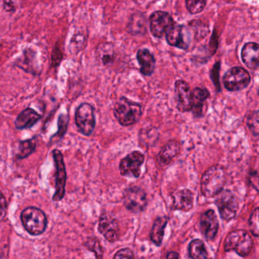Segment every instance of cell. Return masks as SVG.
<instances>
[{
  "label": "cell",
  "mask_w": 259,
  "mask_h": 259,
  "mask_svg": "<svg viewBox=\"0 0 259 259\" xmlns=\"http://www.w3.org/2000/svg\"><path fill=\"white\" fill-rule=\"evenodd\" d=\"M227 180L225 167L221 165H213L203 174L201 190L206 198H213L224 189Z\"/></svg>",
  "instance_id": "1"
},
{
  "label": "cell",
  "mask_w": 259,
  "mask_h": 259,
  "mask_svg": "<svg viewBox=\"0 0 259 259\" xmlns=\"http://www.w3.org/2000/svg\"><path fill=\"white\" fill-rule=\"evenodd\" d=\"M113 113L121 125L130 126L139 122L142 115V107L139 103L122 97L115 104Z\"/></svg>",
  "instance_id": "2"
},
{
  "label": "cell",
  "mask_w": 259,
  "mask_h": 259,
  "mask_svg": "<svg viewBox=\"0 0 259 259\" xmlns=\"http://www.w3.org/2000/svg\"><path fill=\"white\" fill-rule=\"evenodd\" d=\"M254 245L252 238L248 232L236 230L230 232L224 242V251H235L241 257H247L251 253Z\"/></svg>",
  "instance_id": "3"
},
{
  "label": "cell",
  "mask_w": 259,
  "mask_h": 259,
  "mask_svg": "<svg viewBox=\"0 0 259 259\" xmlns=\"http://www.w3.org/2000/svg\"><path fill=\"white\" fill-rule=\"evenodd\" d=\"M21 221L27 232L32 236L41 235L48 227L45 212L35 207L25 208L21 213Z\"/></svg>",
  "instance_id": "4"
},
{
  "label": "cell",
  "mask_w": 259,
  "mask_h": 259,
  "mask_svg": "<svg viewBox=\"0 0 259 259\" xmlns=\"http://www.w3.org/2000/svg\"><path fill=\"white\" fill-rule=\"evenodd\" d=\"M215 201L221 218L224 221H230L236 217L239 209L237 197L229 190H222L216 195Z\"/></svg>",
  "instance_id": "5"
},
{
  "label": "cell",
  "mask_w": 259,
  "mask_h": 259,
  "mask_svg": "<svg viewBox=\"0 0 259 259\" xmlns=\"http://www.w3.org/2000/svg\"><path fill=\"white\" fill-rule=\"evenodd\" d=\"M251 76L244 68L236 66L229 69L223 78L224 87L229 92H239L248 87Z\"/></svg>",
  "instance_id": "6"
},
{
  "label": "cell",
  "mask_w": 259,
  "mask_h": 259,
  "mask_svg": "<svg viewBox=\"0 0 259 259\" xmlns=\"http://www.w3.org/2000/svg\"><path fill=\"white\" fill-rule=\"evenodd\" d=\"M75 123L80 133L90 136L95 128V109L89 103H83L75 111Z\"/></svg>",
  "instance_id": "7"
},
{
  "label": "cell",
  "mask_w": 259,
  "mask_h": 259,
  "mask_svg": "<svg viewBox=\"0 0 259 259\" xmlns=\"http://www.w3.org/2000/svg\"><path fill=\"white\" fill-rule=\"evenodd\" d=\"M13 66L34 77L41 74V69L37 58V52L31 48L23 50L22 54L13 62Z\"/></svg>",
  "instance_id": "8"
},
{
  "label": "cell",
  "mask_w": 259,
  "mask_h": 259,
  "mask_svg": "<svg viewBox=\"0 0 259 259\" xmlns=\"http://www.w3.org/2000/svg\"><path fill=\"white\" fill-rule=\"evenodd\" d=\"M123 203L130 211L140 213L144 211L148 204L146 193L138 186H130L124 192Z\"/></svg>",
  "instance_id": "9"
},
{
  "label": "cell",
  "mask_w": 259,
  "mask_h": 259,
  "mask_svg": "<svg viewBox=\"0 0 259 259\" xmlns=\"http://www.w3.org/2000/svg\"><path fill=\"white\" fill-rule=\"evenodd\" d=\"M52 154L56 166V192L53 196V200L60 201L63 199L66 193L67 175L62 153L59 150L55 149L53 151Z\"/></svg>",
  "instance_id": "10"
},
{
  "label": "cell",
  "mask_w": 259,
  "mask_h": 259,
  "mask_svg": "<svg viewBox=\"0 0 259 259\" xmlns=\"http://www.w3.org/2000/svg\"><path fill=\"white\" fill-rule=\"evenodd\" d=\"M150 30L154 37L161 38L174 25L172 16L164 11H156L149 19Z\"/></svg>",
  "instance_id": "11"
},
{
  "label": "cell",
  "mask_w": 259,
  "mask_h": 259,
  "mask_svg": "<svg viewBox=\"0 0 259 259\" xmlns=\"http://www.w3.org/2000/svg\"><path fill=\"white\" fill-rule=\"evenodd\" d=\"M165 36L170 46L183 51H187L192 43L191 28L184 25H174Z\"/></svg>",
  "instance_id": "12"
},
{
  "label": "cell",
  "mask_w": 259,
  "mask_h": 259,
  "mask_svg": "<svg viewBox=\"0 0 259 259\" xmlns=\"http://www.w3.org/2000/svg\"><path fill=\"white\" fill-rule=\"evenodd\" d=\"M145 161V155L140 151H135L122 159L119 171L123 177L138 178L140 177L141 167Z\"/></svg>",
  "instance_id": "13"
},
{
  "label": "cell",
  "mask_w": 259,
  "mask_h": 259,
  "mask_svg": "<svg viewBox=\"0 0 259 259\" xmlns=\"http://www.w3.org/2000/svg\"><path fill=\"white\" fill-rule=\"evenodd\" d=\"M177 108L182 113L191 111L192 107V91L186 81L182 79L175 82Z\"/></svg>",
  "instance_id": "14"
},
{
  "label": "cell",
  "mask_w": 259,
  "mask_h": 259,
  "mask_svg": "<svg viewBox=\"0 0 259 259\" xmlns=\"http://www.w3.org/2000/svg\"><path fill=\"white\" fill-rule=\"evenodd\" d=\"M98 230L110 242H115L119 239V223L109 213H104L101 214L98 224Z\"/></svg>",
  "instance_id": "15"
},
{
  "label": "cell",
  "mask_w": 259,
  "mask_h": 259,
  "mask_svg": "<svg viewBox=\"0 0 259 259\" xmlns=\"http://www.w3.org/2000/svg\"><path fill=\"white\" fill-rule=\"evenodd\" d=\"M200 229L207 240L215 239L219 229V222L214 210H207L202 213L200 218Z\"/></svg>",
  "instance_id": "16"
},
{
  "label": "cell",
  "mask_w": 259,
  "mask_h": 259,
  "mask_svg": "<svg viewBox=\"0 0 259 259\" xmlns=\"http://www.w3.org/2000/svg\"><path fill=\"white\" fill-rule=\"evenodd\" d=\"M259 45L254 42L245 44L241 52L244 64L251 69L257 70L259 66Z\"/></svg>",
  "instance_id": "17"
},
{
  "label": "cell",
  "mask_w": 259,
  "mask_h": 259,
  "mask_svg": "<svg viewBox=\"0 0 259 259\" xmlns=\"http://www.w3.org/2000/svg\"><path fill=\"white\" fill-rule=\"evenodd\" d=\"M210 98V92L206 89L195 88L192 91V107L191 111L195 118L204 116L206 101Z\"/></svg>",
  "instance_id": "18"
},
{
  "label": "cell",
  "mask_w": 259,
  "mask_h": 259,
  "mask_svg": "<svg viewBox=\"0 0 259 259\" xmlns=\"http://www.w3.org/2000/svg\"><path fill=\"white\" fill-rule=\"evenodd\" d=\"M172 200L176 210L186 212L193 207V194L189 189H180L172 192Z\"/></svg>",
  "instance_id": "19"
},
{
  "label": "cell",
  "mask_w": 259,
  "mask_h": 259,
  "mask_svg": "<svg viewBox=\"0 0 259 259\" xmlns=\"http://www.w3.org/2000/svg\"><path fill=\"white\" fill-rule=\"evenodd\" d=\"M117 52L112 43H102L96 49V57L104 66H111L117 58Z\"/></svg>",
  "instance_id": "20"
},
{
  "label": "cell",
  "mask_w": 259,
  "mask_h": 259,
  "mask_svg": "<svg viewBox=\"0 0 259 259\" xmlns=\"http://www.w3.org/2000/svg\"><path fill=\"white\" fill-rule=\"evenodd\" d=\"M137 60L140 66V72L145 76H151L155 70L156 60L148 49H141L137 53Z\"/></svg>",
  "instance_id": "21"
},
{
  "label": "cell",
  "mask_w": 259,
  "mask_h": 259,
  "mask_svg": "<svg viewBox=\"0 0 259 259\" xmlns=\"http://www.w3.org/2000/svg\"><path fill=\"white\" fill-rule=\"evenodd\" d=\"M181 145L176 140H170L161 148L158 154L159 163L165 166L169 164L180 154Z\"/></svg>",
  "instance_id": "22"
},
{
  "label": "cell",
  "mask_w": 259,
  "mask_h": 259,
  "mask_svg": "<svg viewBox=\"0 0 259 259\" xmlns=\"http://www.w3.org/2000/svg\"><path fill=\"white\" fill-rule=\"evenodd\" d=\"M40 118L41 116L35 110L31 108H26L19 113L15 124L18 130H26L34 126L40 120Z\"/></svg>",
  "instance_id": "23"
},
{
  "label": "cell",
  "mask_w": 259,
  "mask_h": 259,
  "mask_svg": "<svg viewBox=\"0 0 259 259\" xmlns=\"http://www.w3.org/2000/svg\"><path fill=\"white\" fill-rule=\"evenodd\" d=\"M168 221H169V218L167 217H160L156 219L153 224L152 229L150 233V238L157 246L159 247L161 245L165 228L167 225Z\"/></svg>",
  "instance_id": "24"
},
{
  "label": "cell",
  "mask_w": 259,
  "mask_h": 259,
  "mask_svg": "<svg viewBox=\"0 0 259 259\" xmlns=\"http://www.w3.org/2000/svg\"><path fill=\"white\" fill-rule=\"evenodd\" d=\"M128 32L130 34L138 35L143 34L146 32V22L145 16L141 13H136L132 16L128 24Z\"/></svg>",
  "instance_id": "25"
},
{
  "label": "cell",
  "mask_w": 259,
  "mask_h": 259,
  "mask_svg": "<svg viewBox=\"0 0 259 259\" xmlns=\"http://www.w3.org/2000/svg\"><path fill=\"white\" fill-rule=\"evenodd\" d=\"M189 255L191 258L204 259L208 257L207 248L202 241L194 239L189 245Z\"/></svg>",
  "instance_id": "26"
},
{
  "label": "cell",
  "mask_w": 259,
  "mask_h": 259,
  "mask_svg": "<svg viewBox=\"0 0 259 259\" xmlns=\"http://www.w3.org/2000/svg\"><path fill=\"white\" fill-rule=\"evenodd\" d=\"M87 37L84 35V33L75 32L71 37L69 41V52L72 55H77L78 53L81 52L86 45Z\"/></svg>",
  "instance_id": "27"
},
{
  "label": "cell",
  "mask_w": 259,
  "mask_h": 259,
  "mask_svg": "<svg viewBox=\"0 0 259 259\" xmlns=\"http://www.w3.org/2000/svg\"><path fill=\"white\" fill-rule=\"evenodd\" d=\"M36 144L34 143L32 139H28V140L22 141L19 142V153H18L17 157L19 160L26 158L28 156L35 151Z\"/></svg>",
  "instance_id": "28"
},
{
  "label": "cell",
  "mask_w": 259,
  "mask_h": 259,
  "mask_svg": "<svg viewBox=\"0 0 259 259\" xmlns=\"http://www.w3.org/2000/svg\"><path fill=\"white\" fill-rule=\"evenodd\" d=\"M207 0H186V7L190 14L196 15L204 11Z\"/></svg>",
  "instance_id": "29"
},
{
  "label": "cell",
  "mask_w": 259,
  "mask_h": 259,
  "mask_svg": "<svg viewBox=\"0 0 259 259\" xmlns=\"http://www.w3.org/2000/svg\"><path fill=\"white\" fill-rule=\"evenodd\" d=\"M63 59H64V54L60 48V43L57 41L54 45L52 53H51V67L52 69H57L60 67Z\"/></svg>",
  "instance_id": "30"
},
{
  "label": "cell",
  "mask_w": 259,
  "mask_h": 259,
  "mask_svg": "<svg viewBox=\"0 0 259 259\" xmlns=\"http://www.w3.org/2000/svg\"><path fill=\"white\" fill-rule=\"evenodd\" d=\"M84 245L88 249L95 252V255L98 258L103 257L104 250H103L102 245H101L98 239L94 237L89 238L84 243Z\"/></svg>",
  "instance_id": "31"
},
{
  "label": "cell",
  "mask_w": 259,
  "mask_h": 259,
  "mask_svg": "<svg viewBox=\"0 0 259 259\" xmlns=\"http://www.w3.org/2000/svg\"><path fill=\"white\" fill-rule=\"evenodd\" d=\"M69 116L68 115H60L58 119V132L57 134L54 135L53 139H61L66 133L69 124Z\"/></svg>",
  "instance_id": "32"
},
{
  "label": "cell",
  "mask_w": 259,
  "mask_h": 259,
  "mask_svg": "<svg viewBox=\"0 0 259 259\" xmlns=\"http://www.w3.org/2000/svg\"><path fill=\"white\" fill-rule=\"evenodd\" d=\"M247 125L250 131L252 133L254 136L257 137L258 136V112L256 111L251 113L249 116H248V119L246 121Z\"/></svg>",
  "instance_id": "33"
},
{
  "label": "cell",
  "mask_w": 259,
  "mask_h": 259,
  "mask_svg": "<svg viewBox=\"0 0 259 259\" xmlns=\"http://www.w3.org/2000/svg\"><path fill=\"white\" fill-rule=\"evenodd\" d=\"M258 207H256L252 213L249 219V228L253 236L257 237L259 236V227H258Z\"/></svg>",
  "instance_id": "34"
},
{
  "label": "cell",
  "mask_w": 259,
  "mask_h": 259,
  "mask_svg": "<svg viewBox=\"0 0 259 259\" xmlns=\"http://www.w3.org/2000/svg\"><path fill=\"white\" fill-rule=\"evenodd\" d=\"M220 67H221V63L218 62L213 65V68L210 71V78H211L212 81H213V84L218 89V92L221 91V84H220L219 81Z\"/></svg>",
  "instance_id": "35"
},
{
  "label": "cell",
  "mask_w": 259,
  "mask_h": 259,
  "mask_svg": "<svg viewBox=\"0 0 259 259\" xmlns=\"http://www.w3.org/2000/svg\"><path fill=\"white\" fill-rule=\"evenodd\" d=\"M7 213V201L5 195L0 191V222L4 221Z\"/></svg>",
  "instance_id": "36"
},
{
  "label": "cell",
  "mask_w": 259,
  "mask_h": 259,
  "mask_svg": "<svg viewBox=\"0 0 259 259\" xmlns=\"http://www.w3.org/2000/svg\"><path fill=\"white\" fill-rule=\"evenodd\" d=\"M134 254L130 248H122L114 255V258H134Z\"/></svg>",
  "instance_id": "37"
},
{
  "label": "cell",
  "mask_w": 259,
  "mask_h": 259,
  "mask_svg": "<svg viewBox=\"0 0 259 259\" xmlns=\"http://www.w3.org/2000/svg\"><path fill=\"white\" fill-rule=\"evenodd\" d=\"M3 8L9 13H14L16 11V6L13 0H3Z\"/></svg>",
  "instance_id": "38"
},
{
  "label": "cell",
  "mask_w": 259,
  "mask_h": 259,
  "mask_svg": "<svg viewBox=\"0 0 259 259\" xmlns=\"http://www.w3.org/2000/svg\"><path fill=\"white\" fill-rule=\"evenodd\" d=\"M180 257V254L177 252H174V251H170L166 254V258H179Z\"/></svg>",
  "instance_id": "39"
}]
</instances>
